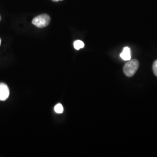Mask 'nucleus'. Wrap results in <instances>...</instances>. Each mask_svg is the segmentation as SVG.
<instances>
[{
  "label": "nucleus",
  "mask_w": 157,
  "mask_h": 157,
  "mask_svg": "<svg viewBox=\"0 0 157 157\" xmlns=\"http://www.w3.org/2000/svg\"><path fill=\"white\" fill-rule=\"evenodd\" d=\"M152 69L154 75L157 77V60L155 61L152 65Z\"/></svg>",
  "instance_id": "nucleus-7"
},
{
  "label": "nucleus",
  "mask_w": 157,
  "mask_h": 157,
  "mask_svg": "<svg viewBox=\"0 0 157 157\" xmlns=\"http://www.w3.org/2000/svg\"><path fill=\"white\" fill-rule=\"evenodd\" d=\"M1 40L0 39V44H1Z\"/></svg>",
  "instance_id": "nucleus-9"
},
{
  "label": "nucleus",
  "mask_w": 157,
  "mask_h": 157,
  "mask_svg": "<svg viewBox=\"0 0 157 157\" xmlns=\"http://www.w3.org/2000/svg\"><path fill=\"white\" fill-rule=\"evenodd\" d=\"M10 95V90L6 84L0 83V100L5 101Z\"/></svg>",
  "instance_id": "nucleus-3"
},
{
  "label": "nucleus",
  "mask_w": 157,
  "mask_h": 157,
  "mask_svg": "<svg viewBox=\"0 0 157 157\" xmlns=\"http://www.w3.org/2000/svg\"><path fill=\"white\" fill-rule=\"evenodd\" d=\"M50 22V17L47 14H42L39 15L34 17L32 21V23L34 25L39 28L46 27L49 25Z\"/></svg>",
  "instance_id": "nucleus-2"
},
{
  "label": "nucleus",
  "mask_w": 157,
  "mask_h": 157,
  "mask_svg": "<svg viewBox=\"0 0 157 157\" xmlns=\"http://www.w3.org/2000/svg\"><path fill=\"white\" fill-rule=\"evenodd\" d=\"M121 57L124 61H129L131 59V52L129 47H124L123 51L120 55Z\"/></svg>",
  "instance_id": "nucleus-4"
},
{
  "label": "nucleus",
  "mask_w": 157,
  "mask_h": 157,
  "mask_svg": "<svg viewBox=\"0 0 157 157\" xmlns=\"http://www.w3.org/2000/svg\"><path fill=\"white\" fill-rule=\"evenodd\" d=\"M73 46H74V48L76 50H80L81 48H83L84 47V43L82 41H81V40H76V41H75L74 42Z\"/></svg>",
  "instance_id": "nucleus-5"
},
{
  "label": "nucleus",
  "mask_w": 157,
  "mask_h": 157,
  "mask_svg": "<svg viewBox=\"0 0 157 157\" xmlns=\"http://www.w3.org/2000/svg\"><path fill=\"white\" fill-rule=\"evenodd\" d=\"M52 1H54V2H57V1H62V0H52Z\"/></svg>",
  "instance_id": "nucleus-8"
},
{
  "label": "nucleus",
  "mask_w": 157,
  "mask_h": 157,
  "mask_svg": "<svg viewBox=\"0 0 157 157\" xmlns=\"http://www.w3.org/2000/svg\"><path fill=\"white\" fill-rule=\"evenodd\" d=\"M0 21H1V16H0Z\"/></svg>",
  "instance_id": "nucleus-10"
},
{
  "label": "nucleus",
  "mask_w": 157,
  "mask_h": 157,
  "mask_svg": "<svg viewBox=\"0 0 157 157\" xmlns=\"http://www.w3.org/2000/svg\"><path fill=\"white\" fill-rule=\"evenodd\" d=\"M54 111L57 113H62L63 112V107L61 104H58L54 107Z\"/></svg>",
  "instance_id": "nucleus-6"
},
{
  "label": "nucleus",
  "mask_w": 157,
  "mask_h": 157,
  "mask_svg": "<svg viewBox=\"0 0 157 157\" xmlns=\"http://www.w3.org/2000/svg\"><path fill=\"white\" fill-rule=\"evenodd\" d=\"M139 67V62L137 59L129 60L124 67V72L128 77H132L135 75Z\"/></svg>",
  "instance_id": "nucleus-1"
}]
</instances>
